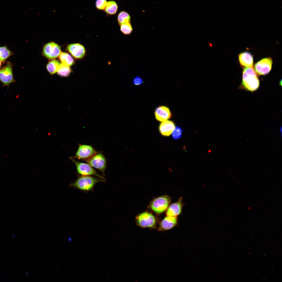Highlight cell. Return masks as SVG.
Listing matches in <instances>:
<instances>
[{"label":"cell","mask_w":282,"mask_h":282,"mask_svg":"<svg viewBox=\"0 0 282 282\" xmlns=\"http://www.w3.org/2000/svg\"><path fill=\"white\" fill-rule=\"evenodd\" d=\"M59 58L62 63L69 66L72 65L74 63V59L67 53L61 52L59 56Z\"/></svg>","instance_id":"cell-18"},{"label":"cell","mask_w":282,"mask_h":282,"mask_svg":"<svg viewBox=\"0 0 282 282\" xmlns=\"http://www.w3.org/2000/svg\"><path fill=\"white\" fill-rule=\"evenodd\" d=\"M60 63L56 60H53L48 62L46 66V68L49 73L53 75L57 72Z\"/></svg>","instance_id":"cell-19"},{"label":"cell","mask_w":282,"mask_h":282,"mask_svg":"<svg viewBox=\"0 0 282 282\" xmlns=\"http://www.w3.org/2000/svg\"><path fill=\"white\" fill-rule=\"evenodd\" d=\"M178 222L177 217L167 216L160 223L158 231H163L170 230L177 225Z\"/></svg>","instance_id":"cell-12"},{"label":"cell","mask_w":282,"mask_h":282,"mask_svg":"<svg viewBox=\"0 0 282 282\" xmlns=\"http://www.w3.org/2000/svg\"><path fill=\"white\" fill-rule=\"evenodd\" d=\"M67 50L74 57L77 59L82 58L85 54V48L80 44H70L67 46Z\"/></svg>","instance_id":"cell-11"},{"label":"cell","mask_w":282,"mask_h":282,"mask_svg":"<svg viewBox=\"0 0 282 282\" xmlns=\"http://www.w3.org/2000/svg\"><path fill=\"white\" fill-rule=\"evenodd\" d=\"M170 197L167 195L154 199L149 204V208L156 213L159 214L166 210L171 202Z\"/></svg>","instance_id":"cell-3"},{"label":"cell","mask_w":282,"mask_h":282,"mask_svg":"<svg viewBox=\"0 0 282 282\" xmlns=\"http://www.w3.org/2000/svg\"><path fill=\"white\" fill-rule=\"evenodd\" d=\"M86 161L92 167L98 169L104 174L106 161L105 157L101 153H96Z\"/></svg>","instance_id":"cell-7"},{"label":"cell","mask_w":282,"mask_h":282,"mask_svg":"<svg viewBox=\"0 0 282 282\" xmlns=\"http://www.w3.org/2000/svg\"><path fill=\"white\" fill-rule=\"evenodd\" d=\"M72 240V239L71 237H68V241L69 242H71Z\"/></svg>","instance_id":"cell-27"},{"label":"cell","mask_w":282,"mask_h":282,"mask_svg":"<svg viewBox=\"0 0 282 282\" xmlns=\"http://www.w3.org/2000/svg\"><path fill=\"white\" fill-rule=\"evenodd\" d=\"M272 61L270 57L263 58L256 63L254 65V70L258 75L267 74L271 71Z\"/></svg>","instance_id":"cell-9"},{"label":"cell","mask_w":282,"mask_h":282,"mask_svg":"<svg viewBox=\"0 0 282 282\" xmlns=\"http://www.w3.org/2000/svg\"><path fill=\"white\" fill-rule=\"evenodd\" d=\"M131 17L127 12L124 11L120 12L118 14L117 21L119 24L121 25L125 23L130 22Z\"/></svg>","instance_id":"cell-21"},{"label":"cell","mask_w":282,"mask_h":282,"mask_svg":"<svg viewBox=\"0 0 282 282\" xmlns=\"http://www.w3.org/2000/svg\"><path fill=\"white\" fill-rule=\"evenodd\" d=\"M181 130L179 127L175 128L172 133V136L173 138L177 139L181 136Z\"/></svg>","instance_id":"cell-25"},{"label":"cell","mask_w":282,"mask_h":282,"mask_svg":"<svg viewBox=\"0 0 282 282\" xmlns=\"http://www.w3.org/2000/svg\"><path fill=\"white\" fill-rule=\"evenodd\" d=\"M99 179L90 175H81L70 186L85 191L93 190L94 186L98 182L104 181V179Z\"/></svg>","instance_id":"cell-2"},{"label":"cell","mask_w":282,"mask_h":282,"mask_svg":"<svg viewBox=\"0 0 282 282\" xmlns=\"http://www.w3.org/2000/svg\"><path fill=\"white\" fill-rule=\"evenodd\" d=\"M70 159L76 166L77 172L79 174L83 175H95L100 178L104 179L88 163L77 161L71 157Z\"/></svg>","instance_id":"cell-6"},{"label":"cell","mask_w":282,"mask_h":282,"mask_svg":"<svg viewBox=\"0 0 282 282\" xmlns=\"http://www.w3.org/2000/svg\"><path fill=\"white\" fill-rule=\"evenodd\" d=\"M60 46L54 42H49L44 46L43 54L47 58L54 60L57 58L61 53Z\"/></svg>","instance_id":"cell-8"},{"label":"cell","mask_w":282,"mask_h":282,"mask_svg":"<svg viewBox=\"0 0 282 282\" xmlns=\"http://www.w3.org/2000/svg\"><path fill=\"white\" fill-rule=\"evenodd\" d=\"M13 65L9 62L0 69V81L4 86H9L15 82L13 73Z\"/></svg>","instance_id":"cell-5"},{"label":"cell","mask_w":282,"mask_h":282,"mask_svg":"<svg viewBox=\"0 0 282 282\" xmlns=\"http://www.w3.org/2000/svg\"><path fill=\"white\" fill-rule=\"evenodd\" d=\"M71 71L69 66L62 63L60 64L57 72L58 75L61 77H66L69 75Z\"/></svg>","instance_id":"cell-20"},{"label":"cell","mask_w":282,"mask_h":282,"mask_svg":"<svg viewBox=\"0 0 282 282\" xmlns=\"http://www.w3.org/2000/svg\"><path fill=\"white\" fill-rule=\"evenodd\" d=\"M238 57L239 62L242 67H252L253 58L250 53L247 52H243L240 53Z\"/></svg>","instance_id":"cell-16"},{"label":"cell","mask_w":282,"mask_h":282,"mask_svg":"<svg viewBox=\"0 0 282 282\" xmlns=\"http://www.w3.org/2000/svg\"><path fill=\"white\" fill-rule=\"evenodd\" d=\"M118 8V5L115 1H110L107 2L104 10L107 14L112 15L116 13Z\"/></svg>","instance_id":"cell-17"},{"label":"cell","mask_w":282,"mask_h":282,"mask_svg":"<svg viewBox=\"0 0 282 282\" xmlns=\"http://www.w3.org/2000/svg\"><path fill=\"white\" fill-rule=\"evenodd\" d=\"M242 85L245 89L252 92L256 90L259 87V81L253 67L244 68Z\"/></svg>","instance_id":"cell-1"},{"label":"cell","mask_w":282,"mask_h":282,"mask_svg":"<svg viewBox=\"0 0 282 282\" xmlns=\"http://www.w3.org/2000/svg\"><path fill=\"white\" fill-rule=\"evenodd\" d=\"M155 115L156 119L162 122L170 118L172 115L169 109L164 106H160L157 108L155 111Z\"/></svg>","instance_id":"cell-14"},{"label":"cell","mask_w":282,"mask_h":282,"mask_svg":"<svg viewBox=\"0 0 282 282\" xmlns=\"http://www.w3.org/2000/svg\"><path fill=\"white\" fill-rule=\"evenodd\" d=\"M107 0H96L95 5L96 8L99 10H104L107 4Z\"/></svg>","instance_id":"cell-24"},{"label":"cell","mask_w":282,"mask_h":282,"mask_svg":"<svg viewBox=\"0 0 282 282\" xmlns=\"http://www.w3.org/2000/svg\"><path fill=\"white\" fill-rule=\"evenodd\" d=\"M2 62V61L1 60H0V68H1V66Z\"/></svg>","instance_id":"cell-28"},{"label":"cell","mask_w":282,"mask_h":282,"mask_svg":"<svg viewBox=\"0 0 282 282\" xmlns=\"http://www.w3.org/2000/svg\"><path fill=\"white\" fill-rule=\"evenodd\" d=\"M120 26L121 31L125 34H130L132 31L133 28L130 22L122 24Z\"/></svg>","instance_id":"cell-23"},{"label":"cell","mask_w":282,"mask_h":282,"mask_svg":"<svg viewBox=\"0 0 282 282\" xmlns=\"http://www.w3.org/2000/svg\"><path fill=\"white\" fill-rule=\"evenodd\" d=\"M13 54V52L7 46L0 47V60L2 62H4Z\"/></svg>","instance_id":"cell-22"},{"label":"cell","mask_w":282,"mask_h":282,"mask_svg":"<svg viewBox=\"0 0 282 282\" xmlns=\"http://www.w3.org/2000/svg\"><path fill=\"white\" fill-rule=\"evenodd\" d=\"M97 153L91 146L86 145L79 144L75 157L77 159L86 161Z\"/></svg>","instance_id":"cell-10"},{"label":"cell","mask_w":282,"mask_h":282,"mask_svg":"<svg viewBox=\"0 0 282 282\" xmlns=\"http://www.w3.org/2000/svg\"><path fill=\"white\" fill-rule=\"evenodd\" d=\"M136 221L137 225L140 227L156 228L157 220L153 214L148 212H145L139 214L136 217Z\"/></svg>","instance_id":"cell-4"},{"label":"cell","mask_w":282,"mask_h":282,"mask_svg":"<svg viewBox=\"0 0 282 282\" xmlns=\"http://www.w3.org/2000/svg\"><path fill=\"white\" fill-rule=\"evenodd\" d=\"M142 79L139 77L135 78L133 80V83L135 85H139L142 83Z\"/></svg>","instance_id":"cell-26"},{"label":"cell","mask_w":282,"mask_h":282,"mask_svg":"<svg viewBox=\"0 0 282 282\" xmlns=\"http://www.w3.org/2000/svg\"><path fill=\"white\" fill-rule=\"evenodd\" d=\"M173 122L170 120H166L160 124L159 127V131L161 134L164 136H169L175 128Z\"/></svg>","instance_id":"cell-15"},{"label":"cell","mask_w":282,"mask_h":282,"mask_svg":"<svg viewBox=\"0 0 282 282\" xmlns=\"http://www.w3.org/2000/svg\"><path fill=\"white\" fill-rule=\"evenodd\" d=\"M182 199L181 197L177 202L169 205L166 210L167 216L177 217L181 213L183 206Z\"/></svg>","instance_id":"cell-13"}]
</instances>
